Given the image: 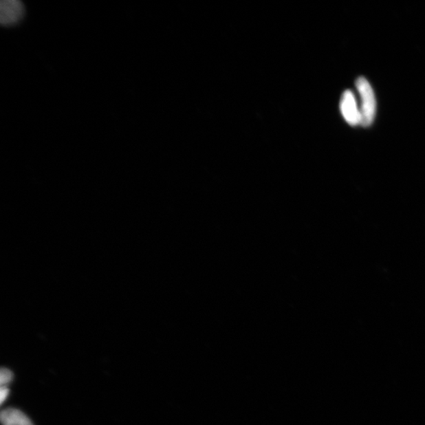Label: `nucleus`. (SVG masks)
<instances>
[{"mask_svg":"<svg viewBox=\"0 0 425 425\" xmlns=\"http://www.w3.org/2000/svg\"><path fill=\"white\" fill-rule=\"evenodd\" d=\"M14 374L10 369L3 368L0 371V384L7 386L12 382Z\"/></svg>","mask_w":425,"mask_h":425,"instance_id":"obj_5","label":"nucleus"},{"mask_svg":"<svg viewBox=\"0 0 425 425\" xmlns=\"http://www.w3.org/2000/svg\"><path fill=\"white\" fill-rule=\"evenodd\" d=\"M10 393V389L7 386H1V389H0V402H1V405L3 404L5 400L8 399V397Z\"/></svg>","mask_w":425,"mask_h":425,"instance_id":"obj_6","label":"nucleus"},{"mask_svg":"<svg viewBox=\"0 0 425 425\" xmlns=\"http://www.w3.org/2000/svg\"><path fill=\"white\" fill-rule=\"evenodd\" d=\"M25 14L24 4L19 0H2L0 3V23L3 26L17 25Z\"/></svg>","mask_w":425,"mask_h":425,"instance_id":"obj_2","label":"nucleus"},{"mask_svg":"<svg viewBox=\"0 0 425 425\" xmlns=\"http://www.w3.org/2000/svg\"><path fill=\"white\" fill-rule=\"evenodd\" d=\"M356 86L361 100V125L369 127L373 123L377 113V100L374 91L367 79L363 77L357 79Z\"/></svg>","mask_w":425,"mask_h":425,"instance_id":"obj_1","label":"nucleus"},{"mask_svg":"<svg viewBox=\"0 0 425 425\" xmlns=\"http://www.w3.org/2000/svg\"><path fill=\"white\" fill-rule=\"evenodd\" d=\"M0 419L3 425H34L25 413L15 408L2 411Z\"/></svg>","mask_w":425,"mask_h":425,"instance_id":"obj_4","label":"nucleus"},{"mask_svg":"<svg viewBox=\"0 0 425 425\" xmlns=\"http://www.w3.org/2000/svg\"><path fill=\"white\" fill-rule=\"evenodd\" d=\"M342 116L351 127L361 125L362 116L356 96L350 90L343 92L340 103Z\"/></svg>","mask_w":425,"mask_h":425,"instance_id":"obj_3","label":"nucleus"}]
</instances>
